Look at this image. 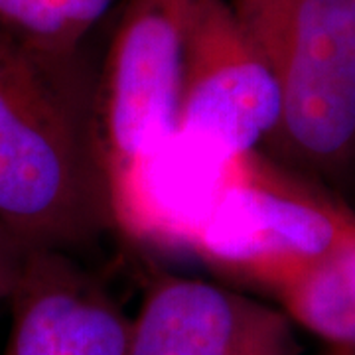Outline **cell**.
I'll return each mask as SVG.
<instances>
[{"mask_svg": "<svg viewBox=\"0 0 355 355\" xmlns=\"http://www.w3.org/2000/svg\"><path fill=\"white\" fill-rule=\"evenodd\" d=\"M331 355H349V354H343V352H334Z\"/></svg>", "mask_w": 355, "mask_h": 355, "instance_id": "11", "label": "cell"}, {"mask_svg": "<svg viewBox=\"0 0 355 355\" xmlns=\"http://www.w3.org/2000/svg\"><path fill=\"white\" fill-rule=\"evenodd\" d=\"M280 119L279 83L229 0H190L178 139L227 162L263 150Z\"/></svg>", "mask_w": 355, "mask_h": 355, "instance_id": "5", "label": "cell"}, {"mask_svg": "<svg viewBox=\"0 0 355 355\" xmlns=\"http://www.w3.org/2000/svg\"><path fill=\"white\" fill-rule=\"evenodd\" d=\"M32 249L34 247L16 237L12 231L0 225V302L10 298L26 257Z\"/></svg>", "mask_w": 355, "mask_h": 355, "instance_id": "10", "label": "cell"}, {"mask_svg": "<svg viewBox=\"0 0 355 355\" xmlns=\"http://www.w3.org/2000/svg\"><path fill=\"white\" fill-rule=\"evenodd\" d=\"M10 302L2 355H125L130 318L65 251L34 247Z\"/></svg>", "mask_w": 355, "mask_h": 355, "instance_id": "7", "label": "cell"}, {"mask_svg": "<svg viewBox=\"0 0 355 355\" xmlns=\"http://www.w3.org/2000/svg\"><path fill=\"white\" fill-rule=\"evenodd\" d=\"M277 79L279 130L265 150L355 196V0H229Z\"/></svg>", "mask_w": 355, "mask_h": 355, "instance_id": "2", "label": "cell"}, {"mask_svg": "<svg viewBox=\"0 0 355 355\" xmlns=\"http://www.w3.org/2000/svg\"><path fill=\"white\" fill-rule=\"evenodd\" d=\"M288 316L202 279L162 275L130 318L125 355H300Z\"/></svg>", "mask_w": 355, "mask_h": 355, "instance_id": "6", "label": "cell"}, {"mask_svg": "<svg viewBox=\"0 0 355 355\" xmlns=\"http://www.w3.org/2000/svg\"><path fill=\"white\" fill-rule=\"evenodd\" d=\"M190 0H128L116 24L95 116L111 203L176 139Z\"/></svg>", "mask_w": 355, "mask_h": 355, "instance_id": "4", "label": "cell"}, {"mask_svg": "<svg viewBox=\"0 0 355 355\" xmlns=\"http://www.w3.org/2000/svg\"><path fill=\"white\" fill-rule=\"evenodd\" d=\"M355 237V209L316 178L265 150L227 160L188 249L221 277L272 294Z\"/></svg>", "mask_w": 355, "mask_h": 355, "instance_id": "3", "label": "cell"}, {"mask_svg": "<svg viewBox=\"0 0 355 355\" xmlns=\"http://www.w3.org/2000/svg\"><path fill=\"white\" fill-rule=\"evenodd\" d=\"M0 225L65 251L114 227L95 87L0 34Z\"/></svg>", "mask_w": 355, "mask_h": 355, "instance_id": "1", "label": "cell"}, {"mask_svg": "<svg viewBox=\"0 0 355 355\" xmlns=\"http://www.w3.org/2000/svg\"><path fill=\"white\" fill-rule=\"evenodd\" d=\"M270 298L294 326L355 355V237L284 280Z\"/></svg>", "mask_w": 355, "mask_h": 355, "instance_id": "8", "label": "cell"}, {"mask_svg": "<svg viewBox=\"0 0 355 355\" xmlns=\"http://www.w3.org/2000/svg\"><path fill=\"white\" fill-rule=\"evenodd\" d=\"M114 0H0V34L51 64L77 62Z\"/></svg>", "mask_w": 355, "mask_h": 355, "instance_id": "9", "label": "cell"}]
</instances>
